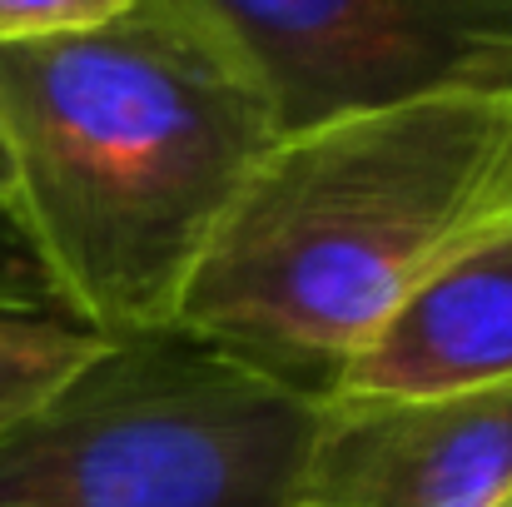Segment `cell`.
Here are the masks:
<instances>
[{
    "instance_id": "5",
    "label": "cell",
    "mask_w": 512,
    "mask_h": 507,
    "mask_svg": "<svg viewBox=\"0 0 512 507\" xmlns=\"http://www.w3.org/2000/svg\"><path fill=\"white\" fill-rule=\"evenodd\" d=\"M512 383L329 393L289 507H508Z\"/></svg>"
},
{
    "instance_id": "6",
    "label": "cell",
    "mask_w": 512,
    "mask_h": 507,
    "mask_svg": "<svg viewBox=\"0 0 512 507\" xmlns=\"http://www.w3.org/2000/svg\"><path fill=\"white\" fill-rule=\"evenodd\" d=\"M512 383V209L458 244L343 363L334 393Z\"/></svg>"
},
{
    "instance_id": "9",
    "label": "cell",
    "mask_w": 512,
    "mask_h": 507,
    "mask_svg": "<svg viewBox=\"0 0 512 507\" xmlns=\"http://www.w3.org/2000/svg\"><path fill=\"white\" fill-rule=\"evenodd\" d=\"M130 0H0V45L5 40H45L105 25Z\"/></svg>"
},
{
    "instance_id": "2",
    "label": "cell",
    "mask_w": 512,
    "mask_h": 507,
    "mask_svg": "<svg viewBox=\"0 0 512 507\" xmlns=\"http://www.w3.org/2000/svg\"><path fill=\"white\" fill-rule=\"evenodd\" d=\"M512 209V95H433L279 135L170 329L329 398L343 363Z\"/></svg>"
},
{
    "instance_id": "8",
    "label": "cell",
    "mask_w": 512,
    "mask_h": 507,
    "mask_svg": "<svg viewBox=\"0 0 512 507\" xmlns=\"http://www.w3.org/2000/svg\"><path fill=\"white\" fill-rule=\"evenodd\" d=\"M0 314H70L10 209H0Z\"/></svg>"
},
{
    "instance_id": "4",
    "label": "cell",
    "mask_w": 512,
    "mask_h": 507,
    "mask_svg": "<svg viewBox=\"0 0 512 507\" xmlns=\"http://www.w3.org/2000/svg\"><path fill=\"white\" fill-rule=\"evenodd\" d=\"M259 75L279 135L433 95H512V0H184Z\"/></svg>"
},
{
    "instance_id": "7",
    "label": "cell",
    "mask_w": 512,
    "mask_h": 507,
    "mask_svg": "<svg viewBox=\"0 0 512 507\" xmlns=\"http://www.w3.org/2000/svg\"><path fill=\"white\" fill-rule=\"evenodd\" d=\"M105 343L70 314H0V428L50 398Z\"/></svg>"
},
{
    "instance_id": "10",
    "label": "cell",
    "mask_w": 512,
    "mask_h": 507,
    "mask_svg": "<svg viewBox=\"0 0 512 507\" xmlns=\"http://www.w3.org/2000/svg\"><path fill=\"white\" fill-rule=\"evenodd\" d=\"M0 209H10V165H5V150H0Z\"/></svg>"
},
{
    "instance_id": "3",
    "label": "cell",
    "mask_w": 512,
    "mask_h": 507,
    "mask_svg": "<svg viewBox=\"0 0 512 507\" xmlns=\"http://www.w3.org/2000/svg\"><path fill=\"white\" fill-rule=\"evenodd\" d=\"M314 408L179 329L110 338L0 428V507H289Z\"/></svg>"
},
{
    "instance_id": "11",
    "label": "cell",
    "mask_w": 512,
    "mask_h": 507,
    "mask_svg": "<svg viewBox=\"0 0 512 507\" xmlns=\"http://www.w3.org/2000/svg\"><path fill=\"white\" fill-rule=\"evenodd\" d=\"M508 507H512V503H508Z\"/></svg>"
},
{
    "instance_id": "1",
    "label": "cell",
    "mask_w": 512,
    "mask_h": 507,
    "mask_svg": "<svg viewBox=\"0 0 512 507\" xmlns=\"http://www.w3.org/2000/svg\"><path fill=\"white\" fill-rule=\"evenodd\" d=\"M279 140L234 40L184 0L0 45L10 214L65 309L105 338L170 329L174 304Z\"/></svg>"
}]
</instances>
